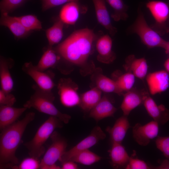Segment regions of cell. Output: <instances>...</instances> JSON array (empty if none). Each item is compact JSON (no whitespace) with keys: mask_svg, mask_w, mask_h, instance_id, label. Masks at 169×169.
I'll return each instance as SVG.
<instances>
[{"mask_svg":"<svg viewBox=\"0 0 169 169\" xmlns=\"http://www.w3.org/2000/svg\"><path fill=\"white\" fill-rule=\"evenodd\" d=\"M14 64L13 60L0 57L1 89L5 93H11L13 90L14 83L10 70L13 67Z\"/></svg>","mask_w":169,"mask_h":169,"instance_id":"44dd1931","label":"cell"},{"mask_svg":"<svg viewBox=\"0 0 169 169\" xmlns=\"http://www.w3.org/2000/svg\"><path fill=\"white\" fill-rule=\"evenodd\" d=\"M112 41L108 34L100 37L97 41L96 47L98 54L97 58L99 62L107 64L114 61L116 55L112 49Z\"/></svg>","mask_w":169,"mask_h":169,"instance_id":"2e32d148","label":"cell"},{"mask_svg":"<svg viewBox=\"0 0 169 169\" xmlns=\"http://www.w3.org/2000/svg\"><path fill=\"white\" fill-rule=\"evenodd\" d=\"M80 8L77 1L67 3L61 8L59 12V19L64 23L74 25L78 19Z\"/></svg>","mask_w":169,"mask_h":169,"instance_id":"484cf974","label":"cell"},{"mask_svg":"<svg viewBox=\"0 0 169 169\" xmlns=\"http://www.w3.org/2000/svg\"><path fill=\"white\" fill-rule=\"evenodd\" d=\"M78 0H42V9L43 11L62 4Z\"/></svg>","mask_w":169,"mask_h":169,"instance_id":"74e56055","label":"cell"},{"mask_svg":"<svg viewBox=\"0 0 169 169\" xmlns=\"http://www.w3.org/2000/svg\"><path fill=\"white\" fill-rule=\"evenodd\" d=\"M92 0L98 22L107 30L111 36H114L117 32V29L111 23L105 0Z\"/></svg>","mask_w":169,"mask_h":169,"instance_id":"ffe728a7","label":"cell"},{"mask_svg":"<svg viewBox=\"0 0 169 169\" xmlns=\"http://www.w3.org/2000/svg\"><path fill=\"white\" fill-rule=\"evenodd\" d=\"M57 89L60 102L64 106L72 107L79 105L80 96L78 92V86L71 79L61 78Z\"/></svg>","mask_w":169,"mask_h":169,"instance_id":"52a82bcc","label":"cell"},{"mask_svg":"<svg viewBox=\"0 0 169 169\" xmlns=\"http://www.w3.org/2000/svg\"><path fill=\"white\" fill-rule=\"evenodd\" d=\"M145 78L149 92L152 95L161 94L169 87V74L165 70L150 73Z\"/></svg>","mask_w":169,"mask_h":169,"instance_id":"8fae6325","label":"cell"},{"mask_svg":"<svg viewBox=\"0 0 169 169\" xmlns=\"http://www.w3.org/2000/svg\"><path fill=\"white\" fill-rule=\"evenodd\" d=\"M26 0H2L0 8L2 13H11L21 6Z\"/></svg>","mask_w":169,"mask_h":169,"instance_id":"d6a6232c","label":"cell"},{"mask_svg":"<svg viewBox=\"0 0 169 169\" xmlns=\"http://www.w3.org/2000/svg\"><path fill=\"white\" fill-rule=\"evenodd\" d=\"M27 109L24 107L16 108L12 106L0 105V131L18 120Z\"/></svg>","mask_w":169,"mask_h":169,"instance_id":"7402d4cb","label":"cell"},{"mask_svg":"<svg viewBox=\"0 0 169 169\" xmlns=\"http://www.w3.org/2000/svg\"><path fill=\"white\" fill-rule=\"evenodd\" d=\"M155 142L157 148L162 152L166 158L169 161V136H157Z\"/></svg>","mask_w":169,"mask_h":169,"instance_id":"e575fe53","label":"cell"},{"mask_svg":"<svg viewBox=\"0 0 169 169\" xmlns=\"http://www.w3.org/2000/svg\"><path fill=\"white\" fill-rule=\"evenodd\" d=\"M52 143L42 158L39 169H61L55 163L66 151L67 141L57 132L54 131L50 137Z\"/></svg>","mask_w":169,"mask_h":169,"instance_id":"5b68a950","label":"cell"},{"mask_svg":"<svg viewBox=\"0 0 169 169\" xmlns=\"http://www.w3.org/2000/svg\"><path fill=\"white\" fill-rule=\"evenodd\" d=\"M40 161L38 159L31 157L24 159L18 165L12 167L14 169H39Z\"/></svg>","mask_w":169,"mask_h":169,"instance_id":"836d02e7","label":"cell"},{"mask_svg":"<svg viewBox=\"0 0 169 169\" xmlns=\"http://www.w3.org/2000/svg\"><path fill=\"white\" fill-rule=\"evenodd\" d=\"M163 48L165 49L166 53L169 55V41H166Z\"/></svg>","mask_w":169,"mask_h":169,"instance_id":"b9f144b4","label":"cell"},{"mask_svg":"<svg viewBox=\"0 0 169 169\" xmlns=\"http://www.w3.org/2000/svg\"><path fill=\"white\" fill-rule=\"evenodd\" d=\"M63 123L59 118L50 116L39 127L33 138L24 144L30 156L38 159L44 154V143L56 128L62 127Z\"/></svg>","mask_w":169,"mask_h":169,"instance_id":"277c9868","label":"cell"},{"mask_svg":"<svg viewBox=\"0 0 169 169\" xmlns=\"http://www.w3.org/2000/svg\"><path fill=\"white\" fill-rule=\"evenodd\" d=\"M149 115L160 125L165 124L169 120V110L163 104L157 105L148 93L143 103Z\"/></svg>","mask_w":169,"mask_h":169,"instance_id":"7c38bea8","label":"cell"},{"mask_svg":"<svg viewBox=\"0 0 169 169\" xmlns=\"http://www.w3.org/2000/svg\"><path fill=\"white\" fill-rule=\"evenodd\" d=\"M106 137V134L99 126L93 128L90 133L75 146L64 152L59 161L61 163L68 161L74 155L84 150L89 149L99 141Z\"/></svg>","mask_w":169,"mask_h":169,"instance_id":"9c48e42d","label":"cell"},{"mask_svg":"<svg viewBox=\"0 0 169 169\" xmlns=\"http://www.w3.org/2000/svg\"><path fill=\"white\" fill-rule=\"evenodd\" d=\"M64 23L60 19L56 21L53 25L46 30V35L49 46L52 47L58 43L62 39Z\"/></svg>","mask_w":169,"mask_h":169,"instance_id":"83f0119b","label":"cell"},{"mask_svg":"<svg viewBox=\"0 0 169 169\" xmlns=\"http://www.w3.org/2000/svg\"><path fill=\"white\" fill-rule=\"evenodd\" d=\"M117 110L106 95L103 96L98 103L90 111L89 116L96 122L105 118L113 117Z\"/></svg>","mask_w":169,"mask_h":169,"instance_id":"ac0fdd59","label":"cell"},{"mask_svg":"<svg viewBox=\"0 0 169 169\" xmlns=\"http://www.w3.org/2000/svg\"><path fill=\"white\" fill-rule=\"evenodd\" d=\"M16 101L15 96L11 93L0 90V105L13 106Z\"/></svg>","mask_w":169,"mask_h":169,"instance_id":"8d00e7d4","label":"cell"},{"mask_svg":"<svg viewBox=\"0 0 169 169\" xmlns=\"http://www.w3.org/2000/svg\"><path fill=\"white\" fill-rule=\"evenodd\" d=\"M101 95V90L96 87H93L80 95L79 106L84 111H90L100 100Z\"/></svg>","mask_w":169,"mask_h":169,"instance_id":"d4e9b609","label":"cell"},{"mask_svg":"<svg viewBox=\"0 0 169 169\" xmlns=\"http://www.w3.org/2000/svg\"><path fill=\"white\" fill-rule=\"evenodd\" d=\"M119 74L116 72L114 74L113 79L122 91L125 93L133 88L136 77L132 74L126 72L123 74L119 73Z\"/></svg>","mask_w":169,"mask_h":169,"instance_id":"4dcf8cb0","label":"cell"},{"mask_svg":"<svg viewBox=\"0 0 169 169\" xmlns=\"http://www.w3.org/2000/svg\"><path fill=\"white\" fill-rule=\"evenodd\" d=\"M0 24L8 28L14 37L18 38L27 36L30 31L23 26L16 17H12L7 13H1Z\"/></svg>","mask_w":169,"mask_h":169,"instance_id":"cb8c5ba5","label":"cell"},{"mask_svg":"<svg viewBox=\"0 0 169 169\" xmlns=\"http://www.w3.org/2000/svg\"><path fill=\"white\" fill-rule=\"evenodd\" d=\"M123 66L126 72L132 74L136 77L142 80L148 74V66L144 58H137L133 54L129 55L126 58Z\"/></svg>","mask_w":169,"mask_h":169,"instance_id":"e0dca14e","label":"cell"},{"mask_svg":"<svg viewBox=\"0 0 169 169\" xmlns=\"http://www.w3.org/2000/svg\"><path fill=\"white\" fill-rule=\"evenodd\" d=\"M132 32L136 34L142 43L148 48H163L166 41L160 34L148 25L143 13L140 12L131 28Z\"/></svg>","mask_w":169,"mask_h":169,"instance_id":"8992f818","label":"cell"},{"mask_svg":"<svg viewBox=\"0 0 169 169\" xmlns=\"http://www.w3.org/2000/svg\"><path fill=\"white\" fill-rule=\"evenodd\" d=\"M130 127L127 116L123 115L116 120L112 127H107L105 131L109 134L112 143H121Z\"/></svg>","mask_w":169,"mask_h":169,"instance_id":"d6986e66","label":"cell"},{"mask_svg":"<svg viewBox=\"0 0 169 169\" xmlns=\"http://www.w3.org/2000/svg\"><path fill=\"white\" fill-rule=\"evenodd\" d=\"M164 66L165 70L169 74V57L165 61Z\"/></svg>","mask_w":169,"mask_h":169,"instance_id":"60d3db41","label":"cell"},{"mask_svg":"<svg viewBox=\"0 0 169 169\" xmlns=\"http://www.w3.org/2000/svg\"><path fill=\"white\" fill-rule=\"evenodd\" d=\"M16 17L29 31L32 30H39L42 28L41 22L35 15H27Z\"/></svg>","mask_w":169,"mask_h":169,"instance_id":"1f68e13d","label":"cell"},{"mask_svg":"<svg viewBox=\"0 0 169 169\" xmlns=\"http://www.w3.org/2000/svg\"><path fill=\"white\" fill-rule=\"evenodd\" d=\"M159 125L154 120L142 125L138 123L132 127V136L139 145H147L151 141L157 136Z\"/></svg>","mask_w":169,"mask_h":169,"instance_id":"30bf717a","label":"cell"},{"mask_svg":"<svg viewBox=\"0 0 169 169\" xmlns=\"http://www.w3.org/2000/svg\"><path fill=\"white\" fill-rule=\"evenodd\" d=\"M22 69L30 76L41 89L52 91L55 86L54 81V74L49 70L41 71L36 69L32 62H26L23 65Z\"/></svg>","mask_w":169,"mask_h":169,"instance_id":"ba28073f","label":"cell"},{"mask_svg":"<svg viewBox=\"0 0 169 169\" xmlns=\"http://www.w3.org/2000/svg\"><path fill=\"white\" fill-rule=\"evenodd\" d=\"M35 117L33 112L27 113L18 120L1 131L0 138V168L12 167L19 163L16 152L22 141L28 125Z\"/></svg>","mask_w":169,"mask_h":169,"instance_id":"7a4b0ae2","label":"cell"},{"mask_svg":"<svg viewBox=\"0 0 169 169\" xmlns=\"http://www.w3.org/2000/svg\"><path fill=\"white\" fill-rule=\"evenodd\" d=\"M154 169H169V161L166 159L164 160L161 164L158 166L152 167Z\"/></svg>","mask_w":169,"mask_h":169,"instance_id":"ab89813d","label":"cell"},{"mask_svg":"<svg viewBox=\"0 0 169 169\" xmlns=\"http://www.w3.org/2000/svg\"><path fill=\"white\" fill-rule=\"evenodd\" d=\"M61 169H77L78 167L76 162L71 161H68L61 163Z\"/></svg>","mask_w":169,"mask_h":169,"instance_id":"f35d334b","label":"cell"},{"mask_svg":"<svg viewBox=\"0 0 169 169\" xmlns=\"http://www.w3.org/2000/svg\"><path fill=\"white\" fill-rule=\"evenodd\" d=\"M114 10L111 17L115 21L125 20L128 17V8L123 0H107Z\"/></svg>","mask_w":169,"mask_h":169,"instance_id":"f546056e","label":"cell"},{"mask_svg":"<svg viewBox=\"0 0 169 169\" xmlns=\"http://www.w3.org/2000/svg\"><path fill=\"white\" fill-rule=\"evenodd\" d=\"M101 157L87 149L79 151L73 156L68 161H73L84 165H90L101 159Z\"/></svg>","mask_w":169,"mask_h":169,"instance_id":"f1b7e54d","label":"cell"},{"mask_svg":"<svg viewBox=\"0 0 169 169\" xmlns=\"http://www.w3.org/2000/svg\"><path fill=\"white\" fill-rule=\"evenodd\" d=\"M96 35L88 28L73 32L54 49L65 61L79 66L85 65L92 53Z\"/></svg>","mask_w":169,"mask_h":169,"instance_id":"6da1fadb","label":"cell"},{"mask_svg":"<svg viewBox=\"0 0 169 169\" xmlns=\"http://www.w3.org/2000/svg\"><path fill=\"white\" fill-rule=\"evenodd\" d=\"M92 72L91 80L94 84V87H97L102 92L114 93L120 96L123 95L125 93L119 88L113 79L103 74L102 70L100 68L94 69Z\"/></svg>","mask_w":169,"mask_h":169,"instance_id":"5bb4252c","label":"cell"},{"mask_svg":"<svg viewBox=\"0 0 169 169\" xmlns=\"http://www.w3.org/2000/svg\"><path fill=\"white\" fill-rule=\"evenodd\" d=\"M32 88L34 92L23 107L27 109L33 108L40 112L57 117L64 124L69 122L71 116L62 113L55 107L54 104L55 97L52 91L44 90L37 84L33 85Z\"/></svg>","mask_w":169,"mask_h":169,"instance_id":"3957f363","label":"cell"},{"mask_svg":"<svg viewBox=\"0 0 169 169\" xmlns=\"http://www.w3.org/2000/svg\"><path fill=\"white\" fill-rule=\"evenodd\" d=\"M110 164L115 168H125L128 164L130 157L121 143H112L108 151Z\"/></svg>","mask_w":169,"mask_h":169,"instance_id":"603a6c76","label":"cell"},{"mask_svg":"<svg viewBox=\"0 0 169 169\" xmlns=\"http://www.w3.org/2000/svg\"><path fill=\"white\" fill-rule=\"evenodd\" d=\"M151 166L148 165L144 161L132 156L130 157L129 162L126 166V169H150Z\"/></svg>","mask_w":169,"mask_h":169,"instance_id":"d590c367","label":"cell"},{"mask_svg":"<svg viewBox=\"0 0 169 169\" xmlns=\"http://www.w3.org/2000/svg\"><path fill=\"white\" fill-rule=\"evenodd\" d=\"M148 92L144 90H139L132 88L123 95V99L120 108L124 115L128 116L131 111L143 104Z\"/></svg>","mask_w":169,"mask_h":169,"instance_id":"4fadbf2b","label":"cell"},{"mask_svg":"<svg viewBox=\"0 0 169 169\" xmlns=\"http://www.w3.org/2000/svg\"><path fill=\"white\" fill-rule=\"evenodd\" d=\"M60 56L52 47L49 46L44 52L37 65V69L41 71H45L50 68L55 67L58 63Z\"/></svg>","mask_w":169,"mask_h":169,"instance_id":"4316f807","label":"cell"},{"mask_svg":"<svg viewBox=\"0 0 169 169\" xmlns=\"http://www.w3.org/2000/svg\"><path fill=\"white\" fill-rule=\"evenodd\" d=\"M146 7L155 21L154 24L151 27L158 33L160 27L164 25L168 18L169 14L168 6L166 3L161 1H151L146 3Z\"/></svg>","mask_w":169,"mask_h":169,"instance_id":"9a60e30c","label":"cell"}]
</instances>
